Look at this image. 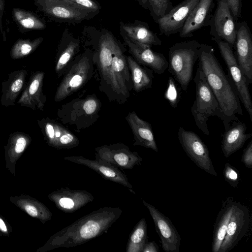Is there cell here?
Listing matches in <instances>:
<instances>
[{
    "label": "cell",
    "mask_w": 252,
    "mask_h": 252,
    "mask_svg": "<svg viewBox=\"0 0 252 252\" xmlns=\"http://www.w3.org/2000/svg\"><path fill=\"white\" fill-rule=\"evenodd\" d=\"M198 67L202 70L207 82L218 101L226 130L232 122L238 120L237 115H243L236 88L229 75L224 71L211 46L201 44Z\"/></svg>",
    "instance_id": "1"
},
{
    "label": "cell",
    "mask_w": 252,
    "mask_h": 252,
    "mask_svg": "<svg viewBox=\"0 0 252 252\" xmlns=\"http://www.w3.org/2000/svg\"><path fill=\"white\" fill-rule=\"evenodd\" d=\"M122 213L119 207H104L93 211L56 233L50 245L53 248H69L84 244L106 232Z\"/></svg>",
    "instance_id": "2"
},
{
    "label": "cell",
    "mask_w": 252,
    "mask_h": 252,
    "mask_svg": "<svg viewBox=\"0 0 252 252\" xmlns=\"http://www.w3.org/2000/svg\"><path fill=\"white\" fill-rule=\"evenodd\" d=\"M93 36L90 35L86 28L83 31V39L84 46H92L90 48L94 53V59L100 78L99 89L107 96L110 102L119 104L124 103L119 91L115 83L112 73V60L116 38L107 30L93 31Z\"/></svg>",
    "instance_id": "3"
},
{
    "label": "cell",
    "mask_w": 252,
    "mask_h": 252,
    "mask_svg": "<svg viewBox=\"0 0 252 252\" xmlns=\"http://www.w3.org/2000/svg\"><path fill=\"white\" fill-rule=\"evenodd\" d=\"M101 102L95 94L72 99L58 110V119L77 131L92 126L99 117Z\"/></svg>",
    "instance_id": "4"
},
{
    "label": "cell",
    "mask_w": 252,
    "mask_h": 252,
    "mask_svg": "<svg viewBox=\"0 0 252 252\" xmlns=\"http://www.w3.org/2000/svg\"><path fill=\"white\" fill-rule=\"evenodd\" d=\"M200 46L201 43L197 40H193L177 43L169 48L168 70L184 91L187 90L192 79Z\"/></svg>",
    "instance_id": "5"
},
{
    "label": "cell",
    "mask_w": 252,
    "mask_h": 252,
    "mask_svg": "<svg viewBox=\"0 0 252 252\" xmlns=\"http://www.w3.org/2000/svg\"><path fill=\"white\" fill-rule=\"evenodd\" d=\"M94 53L89 48L78 54L63 76L58 87L54 100L60 102L83 87L94 73Z\"/></svg>",
    "instance_id": "6"
},
{
    "label": "cell",
    "mask_w": 252,
    "mask_h": 252,
    "mask_svg": "<svg viewBox=\"0 0 252 252\" xmlns=\"http://www.w3.org/2000/svg\"><path fill=\"white\" fill-rule=\"evenodd\" d=\"M193 80L195 84V99L191 108V114L198 128L205 135L209 136V118L216 116L222 121V114L218 100L202 70L198 66Z\"/></svg>",
    "instance_id": "7"
},
{
    "label": "cell",
    "mask_w": 252,
    "mask_h": 252,
    "mask_svg": "<svg viewBox=\"0 0 252 252\" xmlns=\"http://www.w3.org/2000/svg\"><path fill=\"white\" fill-rule=\"evenodd\" d=\"M36 2L47 15L62 23L79 24L91 19L98 13L68 0H37Z\"/></svg>",
    "instance_id": "8"
},
{
    "label": "cell",
    "mask_w": 252,
    "mask_h": 252,
    "mask_svg": "<svg viewBox=\"0 0 252 252\" xmlns=\"http://www.w3.org/2000/svg\"><path fill=\"white\" fill-rule=\"evenodd\" d=\"M212 39L218 45L221 57L226 63L228 75L234 83L240 101L248 112L251 121H252V101L249 85L238 63L232 46L223 40Z\"/></svg>",
    "instance_id": "9"
},
{
    "label": "cell",
    "mask_w": 252,
    "mask_h": 252,
    "mask_svg": "<svg viewBox=\"0 0 252 252\" xmlns=\"http://www.w3.org/2000/svg\"><path fill=\"white\" fill-rule=\"evenodd\" d=\"M178 138L185 152L198 167L210 175L217 176L208 148L197 134L180 127Z\"/></svg>",
    "instance_id": "10"
},
{
    "label": "cell",
    "mask_w": 252,
    "mask_h": 252,
    "mask_svg": "<svg viewBox=\"0 0 252 252\" xmlns=\"http://www.w3.org/2000/svg\"><path fill=\"white\" fill-rule=\"evenodd\" d=\"M95 158L101 160L122 169H131L140 165L143 161L136 152L122 142L111 145H103L95 149Z\"/></svg>",
    "instance_id": "11"
},
{
    "label": "cell",
    "mask_w": 252,
    "mask_h": 252,
    "mask_svg": "<svg viewBox=\"0 0 252 252\" xmlns=\"http://www.w3.org/2000/svg\"><path fill=\"white\" fill-rule=\"evenodd\" d=\"M250 222L249 208L235 201L227 231L219 252H228L234 249L247 233Z\"/></svg>",
    "instance_id": "12"
},
{
    "label": "cell",
    "mask_w": 252,
    "mask_h": 252,
    "mask_svg": "<svg viewBox=\"0 0 252 252\" xmlns=\"http://www.w3.org/2000/svg\"><path fill=\"white\" fill-rule=\"evenodd\" d=\"M142 202L153 220L163 250L166 252H179L181 238L170 220L153 205L143 200Z\"/></svg>",
    "instance_id": "13"
},
{
    "label": "cell",
    "mask_w": 252,
    "mask_h": 252,
    "mask_svg": "<svg viewBox=\"0 0 252 252\" xmlns=\"http://www.w3.org/2000/svg\"><path fill=\"white\" fill-rule=\"evenodd\" d=\"M217 4L215 13L209 23L213 38L223 40L234 46L236 28L228 3L226 0H217Z\"/></svg>",
    "instance_id": "14"
},
{
    "label": "cell",
    "mask_w": 252,
    "mask_h": 252,
    "mask_svg": "<svg viewBox=\"0 0 252 252\" xmlns=\"http://www.w3.org/2000/svg\"><path fill=\"white\" fill-rule=\"evenodd\" d=\"M42 133L48 144L58 149H71L80 144L78 138L55 120L48 117L37 121Z\"/></svg>",
    "instance_id": "15"
},
{
    "label": "cell",
    "mask_w": 252,
    "mask_h": 252,
    "mask_svg": "<svg viewBox=\"0 0 252 252\" xmlns=\"http://www.w3.org/2000/svg\"><path fill=\"white\" fill-rule=\"evenodd\" d=\"M235 57L249 85L252 83V40L245 22L236 26Z\"/></svg>",
    "instance_id": "16"
},
{
    "label": "cell",
    "mask_w": 252,
    "mask_h": 252,
    "mask_svg": "<svg viewBox=\"0 0 252 252\" xmlns=\"http://www.w3.org/2000/svg\"><path fill=\"white\" fill-rule=\"evenodd\" d=\"M199 0H184L159 18L157 23L160 34L170 36L179 32Z\"/></svg>",
    "instance_id": "17"
},
{
    "label": "cell",
    "mask_w": 252,
    "mask_h": 252,
    "mask_svg": "<svg viewBox=\"0 0 252 252\" xmlns=\"http://www.w3.org/2000/svg\"><path fill=\"white\" fill-rule=\"evenodd\" d=\"M121 35L128 47L129 53L139 63L158 74H163L167 69L168 61L162 53L153 51L149 45L134 43L125 36Z\"/></svg>",
    "instance_id": "18"
},
{
    "label": "cell",
    "mask_w": 252,
    "mask_h": 252,
    "mask_svg": "<svg viewBox=\"0 0 252 252\" xmlns=\"http://www.w3.org/2000/svg\"><path fill=\"white\" fill-rule=\"evenodd\" d=\"M64 159L77 164L86 166L98 173L102 178L120 184L128 189L134 194L131 184L128 178L119 168L98 159H90L82 156L65 157Z\"/></svg>",
    "instance_id": "19"
},
{
    "label": "cell",
    "mask_w": 252,
    "mask_h": 252,
    "mask_svg": "<svg viewBox=\"0 0 252 252\" xmlns=\"http://www.w3.org/2000/svg\"><path fill=\"white\" fill-rule=\"evenodd\" d=\"M81 47V39L76 38L65 29L58 46L55 60V71L58 78L63 76L70 66Z\"/></svg>",
    "instance_id": "20"
},
{
    "label": "cell",
    "mask_w": 252,
    "mask_h": 252,
    "mask_svg": "<svg viewBox=\"0 0 252 252\" xmlns=\"http://www.w3.org/2000/svg\"><path fill=\"white\" fill-rule=\"evenodd\" d=\"M57 207L66 213H72L93 201L94 196L85 190L62 188L50 195Z\"/></svg>",
    "instance_id": "21"
},
{
    "label": "cell",
    "mask_w": 252,
    "mask_h": 252,
    "mask_svg": "<svg viewBox=\"0 0 252 252\" xmlns=\"http://www.w3.org/2000/svg\"><path fill=\"white\" fill-rule=\"evenodd\" d=\"M44 75V72L38 71L31 76L18 101V104L33 110H43L47 101L46 96L43 92Z\"/></svg>",
    "instance_id": "22"
},
{
    "label": "cell",
    "mask_w": 252,
    "mask_h": 252,
    "mask_svg": "<svg viewBox=\"0 0 252 252\" xmlns=\"http://www.w3.org/2000/svg\"><path fill=\"white\" fill-rule=\"evenodd\" d=\"M217 2V0H199L179 32V36L191 37L195 31L209 25Z\"/></svg>",
    "instance_id": "23"
},
{
    "label": "cell",
    "mask_w": 252,
    "mask_h": 252,
    "mask_svg": "<svg viewBox=\"0 0 252 252\" xmlns=\"http://www.w3.org/2000/svg\"><path fill=\"white\" fill-rule=\"evenodd\" d=\"M247 126L242 121L237 120L232 122L222 135L221 151L227 158L241 149L252 135L247 133Z\"/></svg>",
    "instance_id": "24"
},
{
    "label": "cell",
    "mask_w": 252,
    "mask_h": 252,
    "mask_svg": "<svg viewBox=\"0 0 252 252\" xmlns=\"http://www.w3.org/2000/svg\"><path fill=\"white\" fill-rule=\"evenodd\" d=\"M126 120L133 135V145L149 148L158 152L151 124L140 118L134 111L129 112Z\"/></svg>",
    "instance_id": "25"
},
{
    "label": "cell",
    "mask_w": 252,
    "mask_h": 252,
    "mask_svg": "<svg viewBox=\"0 0 252 252\" xmlns=\"http://www.w3.org/2000/svg\"><path fill=\"white\" fill-rule=\"evenodd\" d=\"M120 34L129 40L139 44L151 46H160L161 40L152 32L146 23L135 21L132 23H120Z\"/></svg>",
    "instance_id": "26"
},
{
    "label": "cell",
    "mask_w": 252,
    "mask_h": 252,
    "mask_svg": "<svg viewBox=\"0 0 252 252\" xmlns=\"http://www.w3.org/2000/svg\"><path fill=\"white\" fill-rule=\"evenodd\" d=\"M28 72L21 69L11 72L6 80L2 82L1 104L4 106L14 105L15 102L26 85Z\"/></svg>",
    "instance_id": "27"
},
{
    "label": "cell",
    "mask_w": 252,
    "mask_h": 252,
    "mask_svg": "<svg viewBox=\"0 0 252 252\" xmlns=\"http://www.w3.org/2000/svg\"><path fill=\"white\" fill-rule=\"evenodd\" d=\"M234 202L235 200L231 197H227L222 202L221 208L217 216L214 225L212 242L213 252H219L224 239Z\"/></svg>",
    "instance_id": "28"
},
{
    "label": "cell",
    "mask_w": 252,
    "mask_h": 252,
    "mask_svg": "<svg viewBox=\"0 0 252 252\" xmlns=\"http://www.w3.org/2000/svg\"><path fill=\"white\" fill-rule=\"evenodd\" d=\"M130 73L133 89L139 93L152 88L153 71L150 68L140 64L132 56H126Z\"/></svg>",
    "instance_id": "29"
},
{
    "label": "cell",
    "mask_w": 252,
    "mask_h": 252,
    "mask_svg": "<svg viewBox=\"0 0 252 252\" xmlns=\"http://www.w3.org/2000/svg\"><path fill=\"white\" fill-rule=\"evenodd\" d=\"M148 242L147 223L144 218L136 224L129 235L126 247V252H141Z\"/></svg>",
    "instance_id": "30"
},
{
    "label": "cell",
    "mask_w": 252,
    "mask_h": 252,
    "mask_svg": "<svg viewBox=\"0 0 252 252\" xmlns=\"http://www.w3.org/2000/svg\"><path fill=\"white\" fill-rule=\"evenodd\" d=\"M14 18L22 27L31 30H42L45 28V23L35 15L25 10L14 8Z\"/></svg>",
    "instance_id": "31"
},
{
    "label": "cell",
    "mask_w": 252,
    "mask_h": 252,
    "mask_svg": "<svg viewBox=\"0 0 252 252\" xmlns=\"http://www.w3.org/2000/svg\"><path fill=\"white\" fill-rule=\"evenodd\" d=\"M42 37L33 40L19 39L13 45L10 51V56L13 59L25 57L33 52L41 43Z\"/></svg>",
    "instance_id": "32"
},
{
    "label": "cell",
    "mask_w": 252,
    "mask_h": 252,
    "mask_svg": "<svg viewBox=\"0 0 252 252\" xmlns=\"http://www.w3.org/2000/svg\"><path fill=\"white\" fill-rule=\"evenodd\" d=\"M148 1L149 10L156 23L173 8L171 0H148Z\"/></svg>",
    "instance_id": "33"
},
{
    "label": "cell",
    "mask_w": 252,
    "mask_h": 252,
    "mask_svg": "<svg viewBox=\"0 0 252 252\" xmlns=\"http://www.w3.org/2000/svg\"><path fill=\"white\" fill-rule=\"evenodd\" d=\"M167 88L165 92L164 98L173 108L177 107L181 97V88L176 84L173 77L168 78Z\"/></svg>",
    "instance_id": "34"
},
{
    "label": "cell",
    "mask_w": 252,
    "mask_h": 252,
    "mask_svg": "<svg viewBox=\"0 0 252 252\" xmlns=\"http://www.w3.org/2000/svg\"><path fill=\"white\" fill-rule=\"evenodd\" d=\"M223 175L225 181L232 187L236 188L240 180L238 170L229 163L225 164L223 169Z\"/></svg>",
    "instance_id": "35"
},
{
    "label": "cell",
    "mask_w": 252,
    "mask_h": 252,
    "mask_svg": "<svg viewBox=\"0 0 252 252\" xmlns=\"http://www.w3.org/2000/svg\"><path fill=\"white\" fill-rule=\"evenodd\" d=\"M81 7L99 12L101 9L99 3L95 0H68Z\"/></svg>",
    "instance_id": "36"
},
{
    "label": "cell",
    "mask_w": 252,
    "mask_h": 252,
    "mask_svg": "<svg viewBox=\"0 0 252 252\" xmlns=\"http://www.w3.org/2000/svg\"><path fill=\"white\" fill-rule=\"evenodd\" d=\"M241 161L245 166L252 169V141H250L247 146L244 149L241 157Z\"/></svg>",
    "instance_id": "37"
},
{
    "label": "cell",
    "mask_w": 252,
    "mask_h": 252,
    "mask_svg": "<svg viewBox=\"0 0 252 252\" xmlns=\"http://www.w3.org/2000/svg\"><path fill=\"white\" fill-rule=\"evenodd\" d=\"M226 1L234 20L237 19L241 16L242 0H226Z\"/></svg>",
    "instance_id": "38"
},
{
    "label": "cell",
    "mask_w": 252,
    "mask_h": 252,
    "mask_svg": "<svg viewBox=\"0 0 252 252\" xmlns=\"http://www.w3.org/2000/svg\"><path fill=\"white\" fill-rule=\"evenodd\" d=\"M158 245L154 241L147 242L144 246L141 252H158Z\"/></svg>",
    "instance_id": "39"
},
{
    "label": "cell",
    "mask_w": 252,
    "mask_h": 252,
    "mask_svg": "<svg viewBox=\"0 0 252 252\" xmlns=\"http://www.w3.org/2000/svg\"><path fill=\"white\" fill-rule=\"evenodd\" d=\"M24 208L26 212L31 216L36 217L38 216V210L35 206L28 204L24 207Z\"/></svg>",
    "instance_id": "40"
},
{
    "label": "cell",
    "mask_w": 252,
    "mask_h": 252,
    "mask_svg": "<svg viewBox=\"0 0 252 252\" xmlns=\"http://www.w3.org/2000/svg\"><path fill=\"white\" fill-rule=\"evenodd\" d=\"M145 9H149L148 0H136Z\"/></svg>",
    "instance_id": "41"
},
{
    "label": "cell",
    "mask_w": 252,
    "mask_h": 252,
    "mask_svg": "<svg viewBox=\"0 0 252 252\" xmlns=\"http://www.w3.org/2000/svg\"><path fill=\"white\" fill-rule=\"evenodd\" d=\"M0 230L3 232L7 231V227L3 220L0 218Z\"/></svg>",
    "instance_id": "42"
},
{
    "label": "cell",
    "mask_w": 252,
    "mask_h": 252,
    "mask_svg": "<svg viewBox=\"0 0 252 252\" xmlns=\"http://www.w3.org/2000/svg\"><path fill=\"white\" fill-rule=\"evenodd\" d=\"M4 9V3L3 0H0V27H1V17Z\"/></svg>",
    "instance_id": "43"
}]
</instances>
